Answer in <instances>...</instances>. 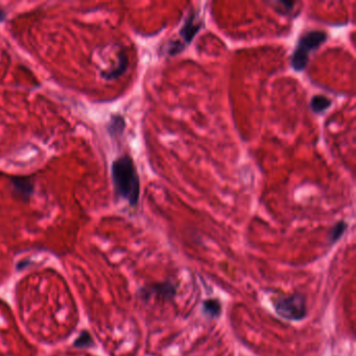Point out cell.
I'll list each match as a JSON object with an SVG mask.
<instances>
[{"label":"cell","instance_id":"obj_5","mask_svg":"<svg viewBox=\"0 0 356 356\" xmlns=\"http://www.w3.org/2000/svg\"><path fill=\"white\" fill-rule=\"evenodd\" d=\"M10 184L13 194L20 201L29 202L35 194V181L31 176H11Z\"/></svg>","mask_w":356,"mask_h":356},{"label":"cell","instance_id":"obj_2","mask_svg":"<svg viewBox=\"0 0 356 356\" xmlns=\"http://www.w3.org/2000/svg\"><path fill=\"white\" fill-rule=\"evenodd\" d=\"M328 39L324 31H308L303 34L297 42L291 57V65L295 71L302 72L307 67L310 54L319 49Z\"/></svg>","mask_w":356,"mask_h":356},{"label":"cell","instance_id":"obj_1","mask_svg":"<svg viewBox=\"0 0 356 356\" xmlns=\"http://www.w3.org/2000/svg\"><path fill=\"white\" fill-rule=\"evenodd\" d=\"M111 175L116 196L136 207L140 196V180L133 159L129 155L118 157L112 163Z\"/></svg>","mask_w":356,"mask_h":356},{"label":"cell","instance_id":"obj_4","mask_svg":"<svg viewBox=\"0 0 356 356\" xmlns=\"http://www.w3.org/2000/svg\"><path fill=\"white\" fill-rule=\"evenodd\" d=\"M202 28L203 21L199 19L196 13L193 11V9H191L183 21L182 28L179 32L180 39H178L177 41L186 48L192 42L194 37L201 31Z\"/></svg>","mask_w":356,"mask_h":356},{"label":"cell","instance_id":"obj_8","mask_svg":"<svg viewBox=\"0 0 356 356\" xmlns=\"http://www.w3.org/2000/svg\"><path fill=\"white\" fill-rule=\"evenodd\" d=\"M108 133L112 138H120L126 130V121L122 115H113L107 126Z\"/></svg>","mask_w":356,"mask_h":356},{"label":"cell","instance_id":"obj_9","mask_svg":"<svg viewBox=\"0 0 356 356\" xmlns=\"http://www.w3.org/2000/svg\"><path fill=\"white\" fill-rule=\"evenodd\" d=\"M332 104V100L325 95L318 94L312 96L310 100V109L315 114H323Z\"/></svg>","mask_w":356,"mask_h":356},{"label":"cell","instance_id":"obj_14","mask_svg":"<svg viewBox=\"0 0 356 356\" xmlns=\"http://www.w3.org/2000/svg\"><path fill=\"white\" fill-rule=\"evenodd\" d=\"M7 19V13L3 9H0V22H5Z\"/></svg>","mask_w":356,"mask_h":356},{"label":"cell","instance_id":"obj_3","mask_svg":"<svg viewBox=\"0 0 356 356\" xmlns=\"http://www.w3.org/2000/svg\"><path fill=\"white\" fill-rule=\"evenodd\" d=\"M273 306L276 313L286 321L299 322L307 315L306 298L300 293L278 296L274 299Z\"/></svg>","mask_w":356,"mask_h":356},{"label":"cell","instance_id":"obj_6","mask_svg":"<svg viewBox=\"0 0 356 356\" xmlns=\"http://www.w3.org/2000/svg\"><path fill=\"white\" fill-rule=\"evenodd\" d=\"M177 288L170 281H165L161 283H156L149 287H144L141 289V297L148 298L151 296H160L164 299H173L176 296Z\"/></svg>","mask_w":356,"mask_h":356},{"label":"cell","instance_id":"obj_12","mask_svg":"<svg viewBox=\"0 0 356 356\" xmlns=\"http://www.w3.org/2000/svg\"><path fill=\"white\" fill-rule=\"evenodd\" d=\"M272 7L281 15H288L294 10L296 3L294 2H272L270 3Z\"/></svg>","mask_w":356,"mask_h":356},{"label":"cell","instance_id":"obj_11","mask_svg":"<svg viewBox=\"0 0 356 356\" xmlns=\"http://www.w3.org/2000/svg\"><path fill=\"white\" fill-rule=\"evenodd\" d=\"M347 228H348V225H347L346 221H344V220L337 221L335 225L331 228L330 232H329V236H328L329 243L333 245L336 242H338L341 239V236L344 235Z\"/></svg>","mask_w":356,"mask_h":356},{"label":"cell","instance_id":"obj_13","mask_svg":"<svg viewBox=\"0 0 356 356\" xmlns=\"http://www.w3.org/2000/svg\"><path fill=\"white\" fill-rule=\"evenodd\" d=\"M74 345L78 348H82V347H88V346H91L92 345V339H91V336L89 335L88 332H83L80 337L77 338V340L74 342Z\"/></svg>","mask_w":356,"mask_h":356},{"label":"cell","instance_id":"obj_7","mask_svg":"<svg viewBox=\"0 0 356 356\" xmlns=\"http://www.w3.org/2000/svg\"><path fill=\"white\" fill-rule=\"evenodd\" d=\"M117 59H118V63L114 68H111L109 70H102L100 72V75L104 81H107V82L115 81V80H117L118 77L124 75L126 73V71L128 70L129 57H128V54L125 49L120 50V52H118Z\"/></svg>","mask_w":356,"mask_h":356},{"label":"cell","instance_id":"obj_10","mask_svg":"<svg viewBox=\"0 0 356 356\" xmlns=\"http://www.w3.org/2000/svg\"><path fill=\"white\" fill-rule=\"evenodd\" d=\"M203 312L210 318H218L221 313V304L217 299H207L203 302Z\"/></svg>","mask_w":356,"mask_h":356}]
</instances>
